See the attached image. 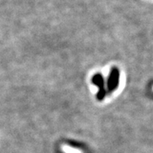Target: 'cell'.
I'll use <instances>...</instances> for the list:
<instances>
[{
    "label": "cell",
    "instance_id": "6da1fadb",
    "mask_svg": "<svg viewBox=\"0 0 153 153\" xmlns=\"http://www.w3.org/2000/svg\"><path fill=\"white\" fill-rule=\"evenodd\" d=\"M119 71L117 69H113L111 72L109 80V90L113 91L116 88H117L119 84Z\"/></svg>",
    "mask_w": 153,
    "mask_h": 153
},
{
    "label": "cell",
    "instance_id": "7a4b0ae2",
    "mask_svg": "<svg viewBox=\"0 0 153 153\" xmlns=\"http://www.w3.org/2000/svg\"><path fill=\"white\" fill-rule=\"evenodd\" d=\"M93 82L95 83V85L99 87V95H98V98H99V100H101L103 97L105 96V90H104V84H103L102 77L101 75L99 74L95 75V76L93 77Z\"/></svg>",
    "mask_w": 153,
    "mask_h": 153
},
{
    "label": "cell",
    "instance_id": "3957f363",
    "mask_svg": "<svg viewBox=\"0 0 153 153\" xmlns=\"http://www.w3.org/2000/svg\"><path fill=\"white\" fill-rule=\"evenodd\" d=\"M62 149H63V151L66 153H81V152L78 151V150L72 149V148L69 147V146H63Z\"/></svg>",
    "mask_w": 153,
    "mask_h": 153
}]
</instances>
